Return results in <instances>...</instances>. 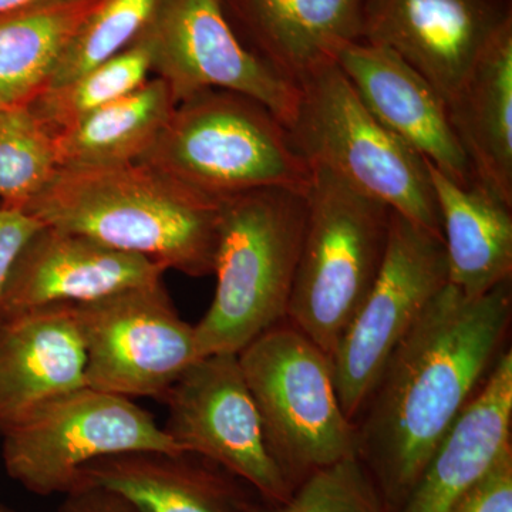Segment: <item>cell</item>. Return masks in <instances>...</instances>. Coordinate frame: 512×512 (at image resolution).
Here are the masks:
<instances>
[{"label": "cell", "instance_id": "6da1fadb", "mask_svg": "<svg viewBox=\"0 0 512 512\" xmlns=\"http://www.w3.org/2000/svg\"><path fill=\"white\" fill-rule=\"evenodd\" d=\"M512 278L470 298L447 284L384 363L357 414L356 457L399 512L504 352Z\"/></svg>", "mask_w": 512, "mask_h": 512}, {"label": "cell", "instance_id": "7a4b0ae2", "mask_svg": "<svg viewBox=\"0 0 512 512\" xmlns=\"http://www.w3.org/2000/svg\"><path fill=\"white\" fill-rule=\"evenodd\" d=\"M23 210L165 271L192 278L214 271L220 201L141 161L60 168Z\"/></svg>", "mask_w": 512, "mask_h": 512}, {"label": "cell", "instance_id": "3957f363", "mask_svg": "<svg viewBox=\"0 0 512 512\" xmlns=\"http://www.w3.org/2000/svg\"><path fill=\"white\" fill-rule=\"evenodd\" d=\"M306 192L262 188L220 201L214 299L194 326L201 357L241 352L286 319L305 234Z\"/></svg>", "mask_w": 512, "mask_h": 512}, {"label": "cell", "instance_id": "277c9868", "mask_svg": "<svg viewBox=\"0 0 512 512\" xmlns=\"http://www.w3.org/2000/svg\"><path fill=\"white\" fill-rule=\"evenodd\" d=\"M138 161L217 201L262 188L306 192L313 178L289 128L268 107L220 89L178 103Z\"/></svg>", "mask_w": 512, "mask_h": 512}, {"label": "cell", "instance_id": "5b68a950", "mask_svg": "<svg viewBox=\"0 0 512 512\" xmlns=\"http://www.w3.org/2000/svg\"><path fill=\"white\" fill-rule=\"evenodd\" d=\"M306 204L286 319L332 356L379 274L393 210L322 167Z\"/></svg>", "mask_w": 512, "mask_h": 512}, {"label": "cell", "instance_id": "8992f818", "mask_svg": "<svg viewBox=\"0 0 512 512\" xmlns=\"http://www.w3.org/2000/svg\"><path fill=\"white\" fill-rule=\"evenodd\" d=\"M296 86L298 109L288 128L309 164L443 238L427 161L370 113L339 64L319 67Z\"/></svg>", "mask_w": 512, "mask_h": 512}, {"label": "cell", "instance_id": "52a82bcc", "mask_svg": "<svg viewBox=\"0 0 512 512\" xmlns=\"http://www.w3.org/2000/svg\"><path fill=\"white\" fill-rule=\"evenodd\" d=\"M266 444L292 491L356 457V424L340 406L332 360L288 319L238 353Z\"/></svg>", "mask_w": 512, "mask_h": 512}, {"label": "cell", "instance_id": "ba28073f", "mask_svg": "<svg viewBox=\"0 0 512 512\" xmlns=\"http://www.w3.org/2000/svg\"><path fill=\"white\" fill-rule=\"evenodd\" d=\"M2 439L6 473L40 497L72 493L82 468L97 458L184 451L133 400L87 386L49 400Z\"/></svg>", "mask_w": 512, "mask_h": 512}, {"label": "cell", "instance_id": "9c48e42d", "mask_svg": "<svg viewBox=\"0 0 512 512\" xmlns=\"http://www.w3.org/2000/svg\"><path fill=\"white\" fill-rule=\"evenodd\" d=\"M447 284L443 238L393 211L379 274L330 356L340 406L353 423L390 353Z\"/></svg>", "mask_w": 512, "mask_h": 512}, {"label": "cell", "instance_id": "30bf717a", "mask_svg": "<svg viewBox=\"0 0 512 512\" xmlns=\"http://www.w3.org/2000/svg\"><path fill=\"white\" fill-rule=\"evenodd\" d=\"M74 306L86 352V386L119 396L163 400L201 359L194 326L184 322L163 281Z\"/></svg>", "mask_w": 512, "mask_h": 512}, {"label": "cell", "instance_id": "8fae6325", "mask_svg": "<svg viewBox=\"0 0 512 512\" xmlns=\"http://www.w3.org/2000/svg\"><path fill=\"white\" fill-rule=\"evenodd\" d=\"M141 36L153 76L167 83L175 104L204 90H229L264 104L286 127L295 119L298 86L242 42L222 0H160Z\"/></svg>", "mask_w": 512, "mask_h": 512}, {"label": "cell", "instance_id": "7c38bea8", "mask_svg": "<svg viewBox=\"0 0 512 512\" xmlns=\"http://www.w3.org/2000/svg\"><path fill=\"white\" fill-rule=\"evenodd\" d=\"M165 433L181 450L214 461L272 504L285 503L286 483L266 444L261 416L238 353L201 357L165 394Z\"/></svg>", "mask_w": 512, "mask_h": 512}, {"label": "cell", "instance_id": "4fadbf2b", "mask_svg": "<svg viewBox=\"0 0 512 512\" xmlns=\"http://www.w3.org/2000/svg\"><path fill=\"white\" fill-rule=\"evenodd\" d=\"M511 22L512 0H365L360 40L393 50L447 104Z\"/></svg>", "mask_w": 512, "mask_h": 512}, {"label": "cell", "instance_id": "5bb4252c", "mask_svg": "<svg viewBox=\"0 0 512 512\" xmlns=\"http://www.w3.org/2000/svg\"><path fill=\"white\" fill-rule=\"evenodd\" d=\"M165 268L100 242L43 225L20 252L0 319L53 305H79L163 281Z\"/></svg>", "mask_w": 512, "mask_h": 512}, {"label": "cell", "instance_id": "9a60e30c", "mask_svg": "<svg viewBox=\"0 0 512 512\" xmlns=\"http://www.w3.org/2000/svg\"><path fill=\"white\" fill-rule=\"evenodd\" d=\"M336 63L384 127L454 183L476 184L446 101L406 60L387 47L359 40L342 47Z\"/></svg>", "mask_w": 512, "mask_h": 512}, {"label": "cell", "instance_id": "2e32d148", "mask_svg": "<svg viewBox=\"0 0 512 512\" xmlns=\"http://www.w3.org/2000/svg\"><path fill=\"white\" fill-rule=\"evenodd\" d=\"M106 488L138 512H262L251 485L198 454L127 451L97 458L80 471L76 488Z\"/></svg>", "mask_w": 512, "mask_h": 512}, {"label": "cell", "instance_id": "e0dca14e", "mask_svg": "<svg viewBox=\"0 0 512 512\" xmlns=\"http://www.w3.org/2000/svg\"><path fill=\"white\" fill-rule=\"evenodd\" d=\"M84 370L73 305L0 319V436L49 400L86 386Z\"/></svg>", "mask_w": 512, "mask_h": 512}, {"label": "cell", "instance_id": "ac0fdd59", "mask_svg": "<svg viewBox=\"0 0 512 512\" xmlns=\"http://www.w3.org/2000/svg\"><path fill=\"white\" fill-rule=\"evenodd\" d=\"M248 47L293 84L362 39L365 0H222ZM238 33V35H241Z\"/></svg>", "mask_w": 512, "mask_h": 512}, {"label": "cell", "instance_id": "d6986e66", "mask_svg": "<svg viewBox=\"0 0 512 512\" xmlns=\"http://www.w3.org/2000/svg\"><path fill=\"white\" fill-rule=\"evenodd\" d=\"M512 352L504 350L434 450L399 512H447L512 447Z\"/></svg>", "mask_w": 512, "mask_h": 512}, {"label": "cell", "instance_id": "ffe728a7", "mask_svg": "<svg viewBox=\"0 0 512 512\" xmlns=\"http://www.w3.org/2000/svg\"><path fill=\"white\" fill-rule=\"evenodd\" d=\"M447 113L476 184L512 208V22L485 47Z\"/></svg>", "mask_w": 512, "mask_h": 512}, {"label": "cell", "instance_id": "44dd1931", "mask_svg": "<svg viewBox=\"0 0 512 512\" xmlns=\"http://www.w3.org/2000/svg\"><path fill=\"white\" fill-rule=\"evenodd\" d=\"M429 165L448 265V284L470 298L512 278V208L478 184L463 187Z\"/></svg>", "mask_w": 512, "mask_h": 512}, {"label": "cell", "instance_id": "7402d4cb", "mask_svg": "<svg viewBox=\"0 0 512 512\" xmlns=\"http://www.w3.org/2000/svg\"><path fill=\"white\" fill-rule=\"evenodd\" d=\"M170 87L153 76L56 137L60 168L134 163L147 153L175 109Z\"/></svg>", "mask_w": 512, "mask_h": 512}, {"label": "cell", "instance_id": "603a6c76", "mask_svg": "<svg viewBox=\"0 0 512 512\" xmlns=\"http://www.w3.org/2000/svg\"><path fill=\"white\" fill-rule=\"evenodd\" d=\"M100 0H63L0 20V109L28 104L52 82Z\"/></svg>", "mask_w": 512, "mask_h": 512}, {"label": "cell", "instance_id": "cb8c5ba5", "mask_svg": "<svg viewBox=\"0 0 512 512\" xmlns=\"http://www.w3.org/2000/svg\"><path fill=\"white\" fill-rule=\"evenodd\" d=\"M153 77V57L143 36L111 57L60 86L49 87L29 101V109L57 137L94 111L127 96Z\"/></svg>", "mask_w": 512, "mask_h": 512}, {"label": "cell", "instance_id": "d4e9b609", "mask_svg": "<svg viewBox=\"0 0 512 512\" xmlns=\"http://www.w3.org/2000/svg\"><path fill=\"white\" fill-rule=\"evenodd\" d=\"M59 170L56 137L28 104L0 109V205L23 210Z\"/></svg>", "mask_w": 512, "mask_h": 512}, {"label": "cell", "instance_id": "484cf974", "mask_svg": "<svg viewBox=\"0 0 512 512\" xmlns=\"http://www.w3.org/2000/svg\"><path fill=\"white\" fill-rule=\"evenodd\" d=\"M160 0H100L64 53L49 87L60 86L124 52L150 25Z\"/></svg>", "mask_w": 512, "mask_h": 512}, {"label": "cell", "instance_id": "4316f807", "mask_svg": "<svg viewBox=\"0 0 512 512\" xmlns=\"http://www.w3.org/2000/svg\"><path fill=\"white\" fill-rule=\"evenodd\" d=\"M262 512H394L357 457L306 478L285 503L266 501Z\"/></svg>", "mask_w": 512, "mask_h": 512}, {"label": "cell", "instance_id": "83f0119b", "mask_svg": "<svg viewBox=\"0 0 512 512\" xmlns=\"http://www.w3.org/2000/svg\"><path fill=\"white\" fill-rule=\"evenodd\" d=\"M447 512H512V447Z\"/></svg>", "mask_w": 512, "mask_h": 512}, {"label": "cell", "instance_id": "f1b7e54d", "mask_svg": "<svg viewBox=\"0 0 512 512\" xmlns=\"http://www.w3.org/2000/svg\"><path fill=\"white\" fill-rule=\"evenodd\" d=\"M42 227V222L22 208L0 205V308L20 252L37 229Z\"/></svg>", "mask_w": 512, "mask_h": 512}, {"label": "cell", "instance_id": "f546056e", "mask_svg": "<svg viewBox=\"0 0 512 512\" xmlns=\"http://www.w3.org/2000/svg\"><path fill=\"white\" fill-rule=\"evenodd\" d=\"M64 497L56 512H138L127 500L106 488L84 485Z\"/></svg>", "mask_w": 512, "mask_h": 512}, {"label": "cell", "instance_id": "4dcf8cb0", "mask_svg": "<svg viewBox=\"0 0 512 512\" xmlns=\"http://www.w3.org/2000/svg\"><path fill=\"white\" fill-rule=\"evenodd\" d=\"M56 2L63 0H0V20Z\"/></svg>", "mask_w": 512, "mask_h": 512}, {"label": "cell", "instance_id": "1f68e13d", "mask_svg": "<svg viewBox=\"0 0 512 512\" xmlns=\"http://www.w3.org/2000/svg\"><path fill=\"white\" fill-rule=\"evenodd\" d=\"M0 512H12V511L6 510V508L3 507V505H0Z\"/></svg>", "mask_w": 512, "mask_h": 512}]
</instances>
